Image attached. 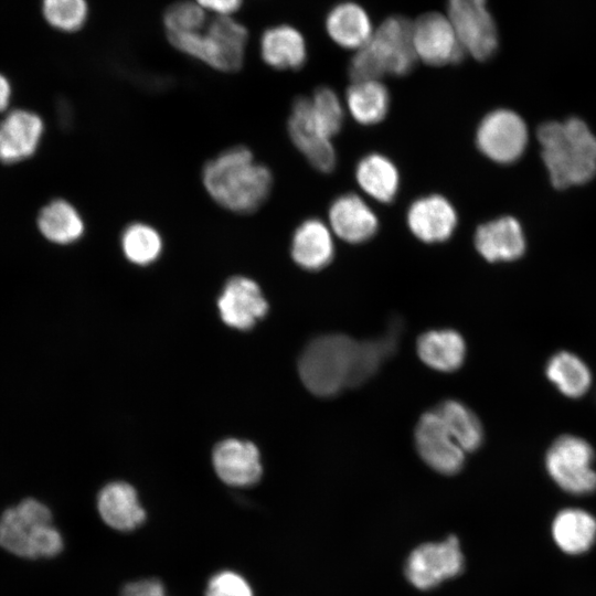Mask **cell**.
I'll return each mask as SVG.
<instances>
[{
  "mask_svg": "<svg viewBox=\"0 0 596 596\" xmlns=\"http://www.w3.org/2000/svg\"><path fill=\"white\" fill-rule=\"evenodd\" d=\"M352 118L364 126L382 121L390 109V93L381 81L352 82L345 93Z\"/></svg>",
  "mask_w": 596,
  "mask_h": 596,
  "instance_id": "cell-27",
  "label": "cell"
},
{
  "mask_svg": "<svg viewBox=\"0 0 596 596\" xmlns=\"http://www.w3.org/2000/svg\"><path fill=\"white\" fill-rule=\"evenodd\" d=\"M212 459L216 475L228 486L248 487L262 476L260 455L251 441L225 439L217 444Z\"/></svg>",
  "mask_w": 596,
  "mask_h": 596,
  "instance_id": "cell-17",
  "label": "cell"
},
{
  "mask_svg": "<svg viewBox=\"0 0 596 596\" xmlns=\"http://www.w3.org/2000/svg\"><path fill=\"white\" fill-rule=\"evenodd\" d=\"M359 342L345 334H323L311 340L300 355L298 371L312 394L331 397L352 386Z\"/></svg>",
  "mask_w": 596,
  "mask_h": 596,
  "instance_id": "cell-5",
  "label": "cell"
},
{
  "mask_svg": "<svg viewBox=\"0 0 596 596\" xmlns=\"http://www.w3.org/2000/svg\"><path fill=\"white\" fill-rule=\"evenodd\" d=\"M96 504L100 519L116 531H132L146 520L135 488L124 481L106 485L99 491Z\"/></svg>",
  "mask_w": 596,
  "mask_h": 596,
  "instance_id": "cell-20",
  "label": "cell"
},
{
  "mask_svg": "<svg viewBox=\"0 0 596 596\" xmlns=\"http://www.w3.org/2000/svg\"><path fill=\"white\" fill-rule=\"evenodd\" d=\"M222 320L230 327L247 330L268 311V304L256 281L244 276L230 278L217 300Z\"/></svg>",
  "mask_w": 596,
  "mask_h": 596,
  "instance_id": "cell-14",
  "label": "cell"
},
{
  "mask_svg": "<svg viewBox=\"0 0 596 596\" xmlns=\"http://www.w3.org/2000/svg\"><path fill=\"white\" fill-rule=\"evenodd\" d=\"M459 541L450 535L438 543H425L413 550L405 563V575L418 589H430L459 575L464 570Z\"/></svg>",
  "mask_w": 596,
  "mask_h": 596,
  "instance_id": "cell-9",
  "label": "cell"
},
{
  "mask_svg": "<svg viewBox=\"0 0 596 596\" xmlns=\"http://www.w3.org/2000/svg\"><path fill=\"white\" fill-rule=\"evenodd\" d=\"M196 3L219 15H230L241 7L242 0H196Z\"/></svg>",
  "mask_w": 596,
  "mask_h": 596,
  "instance_id": "cell-37",
  "label": "cell"
},
{
  "mask_svg": "<svg viewBox=\"0 0 596 596\" xmlns=\"http://www.w3.org/2000/svg\"><path fill=\"white\" fill-rule=\"evenodd\" d=\"M355 179L365 194L381 203L392 202L400 189V173L384 155L372 152L359 160Z\"/></svg>",
  "mask_w": 596,
  "mask_h": 596,
  "instance_id": "cell-22",
  "label": "cell"
},
{
  "mask_svg": "<svg viewBox=\"0 0 596 596\" xmlns=\"http://www.w3.org/2000/svg\"><path fill=\"white\" fill-rule=\"evenodd\" d=\"M42 9L46 21L62 31L78 30L87 14L85 0H43Z\"/></svg>",
  "mask_w": 596,
  "mask_h": 596,
  "instance_id": "cell-34",
  "label": "cell"
},
{
  "mask_svg": "<svg viewBox=\"0 0 596 596\" xmlns=\"http://www.w3.org/2000/svg\"><path fill=\"white\" fill-rule=\"evenodd\" d=\"M415 445L425 464L439 473L455 475L464 466L465 451L435 409L421 416L415 428Z\"/></svg>",
  "mask_w": 596,
  "mask_h": 596,
  "instance_id": "cell-13",
  "label": "cell"
},
{
  "mask_svg": "<svg viewBox=\"0 0 596 596\" xmlns=\"http://www.w3.org/2000/svg\"><path fill=\"white\" fill-rule=\"evenodd\" d=\"M542 159L554 187L583 184L596 173V136L579 118L547 121L538 129Z\"/></svg>",
  "mask_w": 596,
  "mask_h": 596,
  "instance_id": "cell-2",
  "label": "cell"
},
{
  "mask_svg": "<svg viewBox=\"0 0 596 596\" xmlns=\"http://www.w3.org/2000/svg\"><path fill=\"white\" fill-rule=\"evenodd\" d=\"M545 373L561 393L573 398L584 395L592 383V374L585 362L567 351L551 356Z\"/></svg>",
  "mask_w": 596,
  "mask_h": 596,
  "instance_id": "cell-29",
  "label": "cell"
},
{
  "mask_svg": "<svg viewBox=\"0 0 596 596\" xmlns=\"http://www.w3.org/2000/svg\"><path fill=\"white\" fill-rule=\"evenodd\" d=\"M457 212L443 195L428 194L412 202L406 223L412 234L427 244L443 243L455 232Z\"/></svg>",
  "mask_w": 596,
  "mask_h": 596,
  "instance_id": "cell-15",
  "label": "cell"
},
{
  "mask_svg": "<svg viewBox=\"0 0 596 596\" xmlns=\"http://www.w3.org/2000/svg\"><path fill=\"white\" fill-rule=\"evenodd\" d=\"M290 140L307 161L318 171L331 172L337 164V153L331 138L316 124L309 97L299 96L292 103L287 121Z\"/></svg>",
  "mask_w": 596,
  "mask_h": 596,
  "instance_id": "cell-12",
  "label": "cell"
},
{
  "mask_svg": "<svg viewBox=\"0 0 596 596\" xmlns=\"http://www.w3.org/2000/svg\"><path fill=\"white\" fill-rule=\"evenodd\" d=\"M260 53L266 64L277 70L300 68L307 57L302 35L288 25L266 30L260 40Z\"/></svg>",
  "mask_w": 596,
  "mask_h": 596,
  "instance_id": "cell-24",
  "label": "cell"
},
{
  "mask_svg": "<svg viewBox=\"0 0 596 596\" xmlns=\"http://www.w3.org/2000/svg\"><path fill=\"white\" fill-rule=\"evenodd\" d=\"M38 227L47 241L60 245L73 244L85 233L81 213L63 199L52 200L41 209Z\"/></svg>",
  "mask_w": 596,
  "mask_h": 596,
  "instance_id": "cell-25",
  "label": "cell"
},
{
  "mask_svg": "<svg viewBox=\"0 0 596 596\" xmlns=\"http://www.w3.org/2000/svg\"><path fill=\"white\" fill-rule=\"evenodd\" d=\"M44 125L40 116L18 109L0 123V161L17 163L31 157L38 149Z\"/></svg>",
  "mask_w": 596,
  "mask_h": 596,
  "instance_id": "cell-18",
  "label": "cell"
},
{
  "mask_svg": "<svg viewBox=\"0 0 596 596\" xmlns=\"http://www.w3.org/2000/svg\"><path fill=\"white\" fill-rule=\"evenodd\" d=\"M167 36L177 50L217 71L232 73L243 65L247 31L228 15H217L199 32Z\"/></svg>",
  "mask_w": 596,
  "mask_h": 596,
  "instance_id": "cell-6",
  "label": "cell"
},
{
  "mask_svg": "<svg viewBox=\"0 0 596 596\" xmlns=\"http://www.w3.org/2000/svg\"><path fill=\"white\" fill-rule=\"evenodd\" d=\"M447 18L467 54L489 60L498 50V32L486 0H448Z\"/></svg>",
  "mask_w": 596,
  "mask_h": 596,
  "instance_id": "cell-8",
  "label": "cell"
},
{
  "mask_svg": "<svg viewBox=\"0 0 596 596\" xmlns=\"http://www.w3.org/2000/svg\"><path fill=\"white\" fill-rule=\"evenodd\" d=\"M11 87L8 79L0 74V111L3 110L10 100Z\"/></svg>",
  "mask_w": 596,
  "mask_h": 596,
  "instance_id": "cell-38",
  "label": "cell"
},
{
  "mask_svg": "<svg viewBox=\"0 0 596 596\" xmlns=\"http://www.w3.org/2000/svg\"><path fill=\"white\" fill-rule=\"evenodd\" d=\"M326 25L331 39L345 49L358 50L373 33L366 12L352 2L336 6L329 12Z\"/></svg>",
  "mask_w": 596,
  "mask_h": 596,
  "instance_id": "cell-28",
  "label": "cell"
},
{
  "mask_svg": "<svg viewBox=\"0 0 596 596\" xmlns=\"http://www.w3.org/2000/svg\"><path fill=\"white\" fill-rule=\"evenodd\" d=\"M552 535L557 546L568 554H581L596 540V520L582 509L560 511L552 523Z\"/></svg>",
  "mask_w": 596,
  "mask_h": 596,
  "instance_id": "cell-26",
  "label": "cell"
},
{
  "mask_svg": "<svg viewBox=\"0 0 596 596\" xmlns=\"http://www.w3.org/2000/svg\"><path fill=\"white\" fill-rule=\"evenodd\" d=\"M417 353L429 368L453 372L464 363L466 344L460 333L455 330H430L418 338Z\"/></svg>",
  "mask_w": 596,
  "mask_h": 596,
  "instance_id": "cell-23",
  "label": "cell"
},
{
  "mask_svg": "<svg viewBox=\"0 0 596 596\" xmlns=\"http://www.w3.org/2000/svg\"><path fill=\"white\" fill-rule=\"evenodd\" d=\"M201 180L217 205L237 214L257 211L273 187L270 170L245 146L230 147L210 159L202 169Z\"/></svg>",
  "mask_w": 596,
  "mask_h": 596,
  "instance_id": "cell-1",
  "label": "cell"
},
{
  "mask_svg": "<svg viewBox=\"0 0 596 596\" xmlns=\"http://www.w3.org/2000/svg\"><path fill=\"white\" fill-rule=\"evenodd\" d=\"M290 255L302 269L319 270L328 266L334 255L330 226L315 217L301 222L292 233Z\"/></svg>",
  "mask_w": 596,
  "mask_h": 596,
  "instance_id": "cell-21",
  "label": "cell"
},
{
  "mask_svg": "<svg viewBox=\"0 0 596 596\" xmlns=\"http://www.w3.org/2000/svg\"><path fill=\"white\" fill-rule=\"evenodd\" d=\"M0 550L21 561L54 558L64 550L62 532L41 500L26 497L0 512Z\"/></svg>",
  "mask_w": 596,
  "mask_h": 596,
  "instance_id": "cell-3",
  "label": "cell"
},
{
  "mask_svg": "<svg viewBox=\"0 0 596 596\" xmlns=\"http://www.w3.org/2000/svg\"><path fill=\"white\" fill-rule=\"evenodd\" d=\"M412 23L402 15L385 19L352 56L349 64L351 81H380L385 75L408 74L417 60Z\"/></svg>",
  "mask_w": 596,
  "mask_h": 596,
  "instance_id": "cell-4",
  "label": "cell"
},
{
  "mask_svg": "<svg viewBox=\"0 0 596 596\" xmlns=\"http://www.w3.org/2000/svg\"><path fill=\"white\" fill-rule=\"evenodd\" d=\"M120 596H168L164 585L157 578H143L126 584Z\"/></svg>",
  "mask_w": 596,
  "mask_h": 596,
  "instance_id": "cell-36",
  "label": "cell"
},
{
  "mask_svg": "<svg viewBox=\"0 0 596 596\" xmlns=\"http://www.w3.org/2000/svg\"><path fill=\"white\" fill-rule=\"evenodd\" d=\"M309 104L313 120L332 139L344 120V109L338 95L331 88L321 86L309 97Z\"/></svg>",
  "mask_w": 596,
  "mask_h": 596,
  "instance_id": "cell-32",
  "label": "cell"
},
{
  "mask_svg": "<svg viewBox=\"0 0 596 596\" xmlns=\"http://www.w3.org/2000/svg\"><path fill=\"white\" fill-rule=\"evenodd\" d=\"M163 22L167 35L190 34L204 29L206 17L199 3L180 1L166 10Z\"/></svg>",
  "mask_w": 596,
  "mask_h": 596,
  "instance_id": "cell-33",
  "label": "cell"
},
{
  "mask_svg": "<svg viewBox=\"0 0 596 596\" xmlns=\"http://www.w3.org/2000/svg\"><path fill=\"white\" fill-rule=\"evenodd\" d=\"M478 253L488 262H511L525 251V238L520 223L502 216L478 226L473 237Z\"/></svg>",
  "mask_w": 596,
  "mask_h": 596,
  "instance_id": "cell-19",
  "label": "cell"
},
{
  "mask_svg": "<svg viewBox=\"0 0 596 596\" xmlns=\"http://www.w3.org/2000/svg\"><path fill=\"white\" fill-rule=\"evenodd\" d=\"M120 247L127 260L138 266H147L162 254L163 238L155 226L146 222H134L123 230Z\"/></svg>",
  "mask_w": 596,
  "mask_h": 596,
  "instance_id": "cell-31",
  "label": "cell"
},
{
  "mask_svg": "<svg viewBox=\"0 0 596 596\" xmlns=\"http://www.w3.org/2000/svg\"><path fill=\"white\" fill-rule=\"evenodd\" d=\"M412 39L417 58L433 66L456 64L466 56L447 15L427 12L412 23Z\"/></svg>",
  "mask_w": 596,
  "mask_h": 596,
  "instance_id": "cell-11",
  "label": "cell"
},
{
  "mask_svg": "<svg viewBox=\"0 0 596 596\" xmlns=\"http://www.w3.org/2000/svg\"><path fill=\"white\" fill-rule=\"evenodd\" d=\"M435 412L465 453L473 451L481 446L483 439L481 423L466 405L455 400H447L441 402Z\"/></svg>",
  "mask_w": 596,
  "mask_h": 596,
  "instance_id": "cell-30",
  "label": "cell"
},
{
  "mask_svg": "<svg viewBox=\"0 0 596 596\" xmlns=\"http://www.w3.org/2000/svg\"><path fill=\"white\" fill-rule=\"evenodd\" d=\"M529 134L523 119L510 109L487 114L476 131L478 149L497 163H512L524 152Z\"/></svg>",
  "mask_w": 596,
  "mask_h": 596,
  "instance_id": "cell-10",
  "label": "cell"
},
{
  "mask_svg": "<svg viewBox=\"0 0 596 596\" xmlns=\"http://www.w3.org/2000/svg\"><path fill=\"white\" fill-rule=\"evenodd\" d=\"M205 596H254L252 586L241 574L224 570L207 582Z\"/></svg>",
  "mask_w": 596,
  "mask_h": 596,
  "instance_id": "cell-35",
  "label": "cell"
},
{
  "mask_svg": "<svg viewBox=\"0 0 596 596\" xmlns=\"http://www.w3.org/2000/svg\"><path fill=\"white\" fill-rule=\"evenodd\" d=\"M595 453L583 438L572 435L558 437L545 456V468L553 481L573 494H588L596 490Z\"/></svg>",
  "mask_w": 596,
  "mask_h": 596,
  "instance_id": "cell-7",
  "label": "cell"
},
{
  "mask_svg": "<svg viewBox=\"0 0 596 596\" xmlns=\"http://www.w3.org/2000/svg\"><path fill=\"white\" fill-rule=\"evenodd\" d=\"M328 220L332 233L350 244L368 242L379 228L374 211L354 193L337 196L329 206Z\"/></svg>",
  "mask_w": 596,
  "mask_h": 596,
  "instance_id": "cell-16",
  "label": "cell"
}]
</instances>
